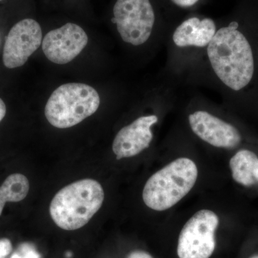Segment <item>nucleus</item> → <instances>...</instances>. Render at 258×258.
Returning a JSON list of instances; mask_svg holds the SVG:
<instances>
[{"instance_id": "1", "label": "nucleus", "mask_w": 258, "mask_h": 258, "mask_svg": "<svg viewBox=\"0 0 258 258\" xmlns=\"http://www.w3.org/2000/svg\"><path fill=\"white\" fill-rule=\"evenodd\" d=\"M233 22L220 29L208 45L209 60L217 77L234 91L249 84L254 74L252 48Z\"/></svg>"}, {"instance_id": "2", "label": "nucleus", "mask_w": 258, "mask_h": 258, "mask_svg": "<svg viewBox=\"0 0 258 258\" xmlns=\"http://www.w3.org/2000/svg\"><path fill=\"white\" fill-rule=\"evenodd\" d=\"M103 200L104 191L98 181L79 180L56 194L50 203V217L62 230H78L91 220Z\"/></svg>"}, {"instance_id": "3", "label": "nucleus", "mask_w": 258, "mask_h": 258, "mask_svg": "<svg viewBox=\"0 0 258 258\" xmlns=\"http://www.w3.org/2000/svg\"><path fill=\"white\" fill-rule=\"evenodd\" d=\"M198 175V166L191 159L171 161L147 180L142 192L144 204L157 212L172 208L193 189Z\"/></svg>"}, {"instance_id": "4", "label": "nucleus", "mask_w": 258, "mask_h": 258, "mask_svg": "<svg viewBox=\"0 0 258 258\" xmlns=\"http://www.w3.org/2000/svg\"><path fill=\"white\" fill-rule=\"evenodd\" d=\"M100 103L99 95L92 86L66 83L51 94L45 105V115L52 126L71 128L96 113Z\"/></svg>"}, {"instance_id": "5", "label": "nucleus", "mask_w": 258, "mask_h": 258, "mask_svg": "<svg viewBox=\"0 0 258 258\" xmlns=\"http://www.w3.org/2000/svg\"><path fill=\"white\" fill-rule=\"evenodd\" d=\"M220 219L210 210H199L180 232L177 252L179 258H210L216 247L215 232Z\"/></svg>"}, {"instance_id": "6", "label": "nucleus", "mask_w": 258, "mask_h": 258, "mask_svg": "<svg viewBox=\"0 0 258 258\" xmlns=\"http://www.w3.org/2000/svg\"><path fill=\"white\" fill-rule=\"evenodd\" d=\"M112 22L123 41L137 46L150 37L155 15L149 0H117Z\"/></svg>"}, {"instance_id": "7", "label": "nucleus", "mask_w": 258, "mask_h": 258, "mask_svg": "<svg viewBox=\"0 0 258 258\" xmlns=\"http://www.w3.org/2000/svg\"><path fill=\"white\" fill-rule=\"evenodd\" d=\"M42 32L40 24L32 19H24L15 24L5 40L3 60L5 67H21L40 47Z\"/></svg>"}, {"instance_id": "8", "label": "nucleus", "mask_w": 258, "mask_h": 258, "mask_svg": "<svg viewBox=\"0 0 258 258\" xmlns=\"http://www.w3.org/2000/svg\"><path fill=\"white\" fill-rule=\"evenodd\" d=\"M88 37L79 25L66 23L47 32L42 40L45 57L55 64H64L74 60L86 47Z\"/></svg>"}, {"instance_id": "9", "label": "nucleus", "mask_w": 258, "mask_h": 258, "mask_svg": "<svg viewBox=\"0 0 258 258\" xmlns=\"http://www.w3.org/2000/svg\"><path fill=\"white\" fill-rule=\"evenodd\" d=\"M189 122L194 133L213 147L234 149L242 141L240 132L234 125L208 112L198 111L191 113Z\"/></svg>"}, {"instance_id": "10", "label": "nucleus", "mask_w": 258, "mask_h": 258, "mask_svg": "<svg viewBox=\"0 0 258 258\" xmlns=\"http://www.w3.org/2000/svg\"><path fill=\"white\" fill-rule=\"evenodd\" d=\"M157 122V115H147L120 129L112 145L116 159L135 157L149 148L154 137L151 128Z\"/></svg>"}, {"instance_id": "11", "label": "nucleus", "mask_w": 258, "mask_h": 258, "mask_svg": "<svg viewBox=\"0 0 258 258\" xmlns=\"http://www.w3.org/2000/svg\"><path fill=\"white\" fill-rule=\"evenodd\" d=\"M216 33L215 22L210 18L200 20L191 18L183 22L176 29L173 40L178 47H204L208 45Z\"/></svg>"}, {"instance_id": "12", "label": "nucleus", "mask_w": 258, "mask_h": 258, "mask_svg": "<svg viewBox=\"0 0 258 258\" xmlns=\"http://www.w3.org/2000/svg\"><path fill=\"white\" fill-rule=\"evenodd\" d=\"M232 177L244 187L258 185V157L248 149H242L234 154L230 160Z\"/></svg>"}, {"instance_id": "13", "label": "nucleus", "mask_w": 258, "mask_h": 258, "mask_svg": "<svg viewBox=\"0 0 258 258\" xmlns=\"http://www.w3.org/2000/svg\"><path fill=\"white\" fill-rule=\"evenodd\" d=\"M30 189L28 178L15 173L7 177L0 186V216L7 203H18L26 198Z\"/></svg>"}, {"instance_id": "14", "label": "nucleus", "mask_w": 258, "mask_h": 258, "mask_svg": "<svg viewBox=\"0 0 258 258\" xmlns=\"http://www.w3.org/2000/svg\"><path fill=\"white\" fill-rule=\"evenodd\" d=\"M41 255L37 252L35 246L29 242L20 244L10 258H40Z\"/></svg>"}, {"instance_id": "15", "label": "nucleus", "mask_w": 258, "mask_h": 258, "mask_svg": "<svg viewBox=\"0 0 258 258\" xmlns=\"http://www.w3.org/2000/svg\"><path fill=\"white\" fill-rule=\"evenodd\" d=\"M13 250L11 241L8 238L0 239V258H6Z\"/></svg>"}, {"instance_id": "16", "label": "nucleus", "mask_w": 258, "mask_h": 258, "mask_svg": "<svg viewBox=\"0 0 258 258\" xmlns=\"http://www.w3.org/2000/svg\"><path fill=\"white\" fill-rule=\"evenodd\" d=\"M127 258H154L152 254H149V252H146V251L140 250H134L133 252H131L128 254Z\"/></svg>"}, {"instance_id": "17", "label": "nucleus", "mask_w": 258, "mask_h": 258, "mask_svg": "<svg viewBox=\"0 0 258 258\" xmlns=\"http://www.w3.org/2000/svg\"><path fill=\"white\" fill-rule=\"evenodd\" d=\"M174 4L181 8H189L196 4L199 0H171Z\"/></svg>"}, {"instance_id": "18", "label": "nucleus", "mask_w": 258, "mask_h": 258, "mask_svg": "<svg viewBox=\"0 0 258 258\" xmlns=\"http://www.w3.org/2000/svg\"><path fill=\"white\" fill-rule=\"evenodd\" d=\"M7 108L5 102L0 98V122L3 120L6 115Z\"/></svg>"}, {"instance_id": "19", "label": "nucleus", "mask_w": 258, "mask_h": 258, "mask_svg": "<svg viewBox=\"0 0 258 258\" xmlns=\"http://www.w3.org/2000/svg\"><path fill=\"white\" fill-rule=\"evenodd\" d=\"M247 258H258V252L251 254V255L249 256V257Z\"/></svg>"}, {"instance_id": "20", "label": "nucleus", "mask_w": 258, "mask_h": 258, "mask_svg": "<svg viewBox=\"0 0 258 258\" xmlns=\"http://www.w3.org/2000/svg\"><path fill=\"white\" fill-rule=\"evenodd\" d=\"M71 255H72V254H71V252H68V253L66 254V256H67L68 257H71Z\"/></svg>"}, {"instance_id": "21", "label": "nucleus", "mask_w": 258, "mask_h": 258, "mask_svg": "<svg viewBox=\"0 0 258 258\" xmlns=\"http://www.w3.org/2000/svg\"><path fill=\"white\" fill-rule=\"evenodd\" d=\"M0 1H3V0H0Z\"/></svg>"}]
</instances>
